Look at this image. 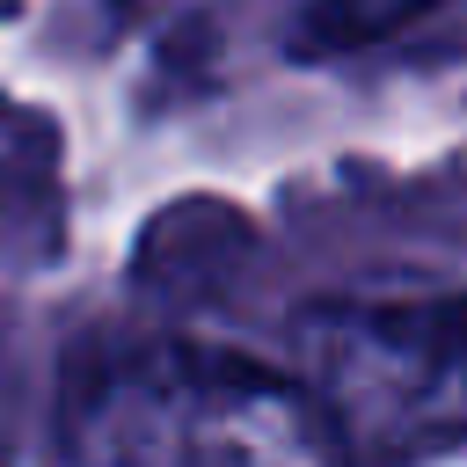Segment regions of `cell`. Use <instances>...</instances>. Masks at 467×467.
<instances>
[{"instance_id":"3957f363","label":"cell","mask_w":467,"mask_h":467,"mask_svg":"<svg viewBox=\"0 0 467 467\" xmlns=\"http://www.w3.org/2000/svg\"><path fill=\"white\" fill-rule=\"evenodd\" d=\"M431 0H328L321 15H314V29L328 36V44H365V36H387V29H401L409 15H423Z\"/></svg>"},{"instance_id":"6da1fadb","label":"cell","mask_w":467,"mask_h":467,"mask_svg":"<svg viewBox=\"0 0 467 467\" xmlns=\"http://www.w3.org/2000/svg\"><path fill=\"white\" fill-rule=\"evenodd\" d=\"M66 452L88 467H314L350 445L299 365L139 343L80 379L66 401Z\"/></svg>"},{"instance_id":"7a4b0ae2","label":"cell","mask_w":467,"mask_h":467,"mask_svg":"<svg viewBox=\"0 0 467 467\" xmlns=\"http://www.w3.org/2000/svg\"><path fill=\"white\" fill-rule=\"evenodd\" d=\"M292 343L350 452L467 445V292H336L299 306Z\"/></svg>"}]
</instances>
